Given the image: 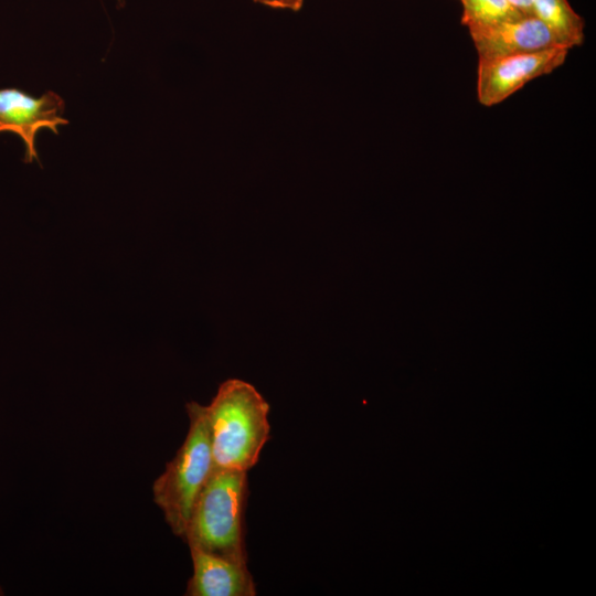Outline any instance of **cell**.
<instances>
[{
  "label": "cell",
  "instance_id": "cell-1",
  "mask_svg": "<svg viewBox=\"0 0 596 596\" xmlns=\"http://www.w3.org/2000/svg\"><path fill=\"white\" fill-rule=\"evenodd\" d=\"M205 407L212 471H248L270 437L269 405L249 383L228 379Z\"/></svg>",
  "mask_w": 596,
  "mask_h": 596
},
{
  "label": "cell",
  "instance_id": "cell-2",
  "mask_svg": "<svg viewBox=\"0 0 596 596\" xmlns=\"http://www.w3.org/2000/svg\"><path fill=\"white\" fill-rule=\"evenodd\" d=\"M247 472L212 471L191 512L184 541L213 555L247 564L244 512Z\"/></svg>",
  "mask_w": 596,
  "mask_h": 596
},
{
  "label": "cell",
  "instance_id": "cell-3",
  "mask_svg": "<svg viewBox=\"0 0 596 596\" xmlns=\"http://www.w3.org/2000/svg\"><path fill=\"white\" fill-rule=\"evenodd\" d=\"M189 430L183 444L153 481L155 503L172 533L184 540L194 503L212 472L211 439L205 407L185 405Z\"/></svg>",
  "mask_w": 596,
  "mask_h": 596
},
{
  "label": "cell",
  "instance_id": "cell-4",
  "mask_svg": "<svg viewBox=\"0 0 596 596\" xmlns=\"http://www.w3.org/2000/svg\"><path fill=\"white\" fill-rule=\"evenodd\" d=\"M570 50H547L478 61L477 97L491 107L505 100L534 78L549 75L562 66Z\"/></svg>",
  "mask_w": 596,
  "mask_h": 596
},
{
  "label": "cell",
  "instance_id": "cell-5",
  "mask_svg": "<svg viewBox=\"0 0 596 596\" xmlns=\"http://www.w3.org/2000/svg\"><path fill=\"white\" fill-rule=\"evenodd\" d=\"M65 102L54 92L33 97L17 88L0 89V132L17 134L24 142V162L39 161L35 137L39 130L58 134V126L67 125Z\"/></svg>",
  "mask_w": 596,
  "mask_h": 596
},
{
  "label": "cell",
  "instance_id": "cell-6",
  "mask_svg": "<svg viewBox=\"0 0 596 596\" xmlns=\"http://www.w3.org/2000/svg\"><path fill=\"white\" fill-rule=\"evenodd\" d=\"M469 33L478 61L563 46L550 28L535 15H519Z\"/></svg>",
  "mask_w": 596,
  "mask_h": 596
},
{
  "label": "cell",
  "instance_id": "cell-7",
  "mask_svg": "<svg viewBox=\"0 0 596 596\" xmlns=\"http://www.w3.org/2000/svg\"><path fill=\"white\" fill-rule=\"evenodd\" d=\"M193 573L187 596H255L256 586L247 564L236 563L196 546H189Z\"/></svg>",
  "mask_w": 596,
  "mask_h": 596
},
{
  "label": "cell",
  "instance_id": "cell-8",
  "mask_svg": "<svg viewBox=\"0 0 596 596\" xmlns=\"http://www.w3.org/2000/svg\"><path fill=\"white\" fill-rule=\"evenodd\" d=\"M533 11L561 45L571 50L583 44L585 23L568 0H533Z\"/></svg>",
  "mask_w": 596,
  "mask_h": 596
},
{
  "label": "cell",
  "instance_id": "cell-9",
  "mask_svg": "<svg viewBox=\"0 0 596 596\" xmlns=\"http://www.w3.org/2000/svg\"><path fill=\"white\" fill-rule=\"evenodd\" d=\"M460 1L462 3L461 23L469 32L522 15L507 0Z\"/></svg>",
  "mask_w": 596,
  "mask_h": 596
},
{
  "label": "cell",
  "instance_id": "cell-10",
  "mask_svg": "<svg viewBox=\"0 0 596 596\" xmlns=\"http://www.w3.org/2000/svg\"><path fill=\"white\" fill-rule=\"evenodd\" d=\"M305 0H262V4L274 8L291 11H299Z\"/></svg>",
  "mask_w": 596,
  "mask_h": 596
},
{
  "label": "cell",
  "instance_id": "cell-11",
  "mask_svg": "<svg viewBox=\"0 0 596 596\" xmlns=\"http://www.w3.org/2000/svg\"><path fill=\"white\" fill-rule=\"evenodd\" d=\"M522 15H534L533 0H507Z\"/></svg>",
  "mask_w": 596,
  "mask_h": 596
},
{
  "label": "cell",
  "instance_id": "cell-12",
  "mask_svg": "<svg viewBox=\"0 0 596 596\" xmlns=\"http://www.w3.org/2000/svg\"><path fill=\"white\" fill-rule=\"evenodd\" d=\"M254 1H255V2H258V3H260V2H262V0H254Z\"/></svg>",
  "mask_w": 596,
  "mask_h": 596
},
{
  "label": "cell",
  "instance_id": "cell-13",
  "mask_svg": "<svg viewBox=\"0 0 596 596\" xmlns=\"http://www.w3.org/2000/svg\"><path fill=\"white\" fill-rule=\"evenodd\" d=\"M2 594H3V592H2V589H1V587H0V595H2Z\"/></svg>",
  "mask_w": 596,
  "mask_h": 596
}]
</instances>
